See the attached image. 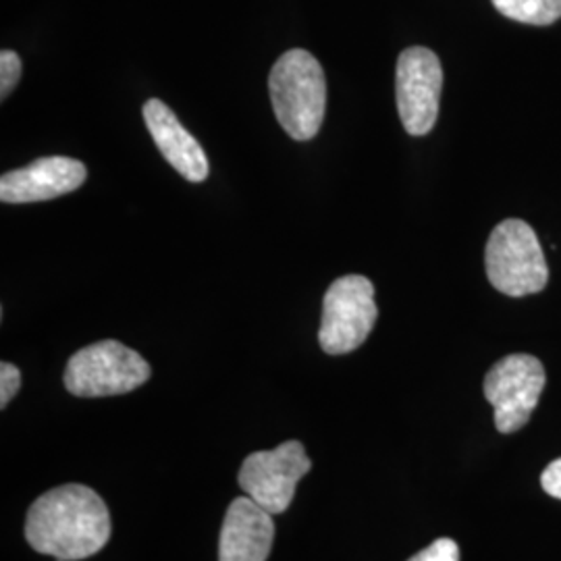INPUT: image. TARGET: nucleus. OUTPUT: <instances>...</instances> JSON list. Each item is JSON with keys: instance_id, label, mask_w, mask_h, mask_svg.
I'll list each match as a JSON object with an SVG mask.
<instances>
[{"instance_id": "9b49d317", "label": "nucleus", "mask_w": 561, "mask_h": 561, "mask_svg": "<svg viewBox=\"0 0 561 561\" xmlns=\"http://www.w3.org/2000/svg\"><path fill=\"white\" fill-rule=\"evenodd\" d=\"M144 121L162 157L180 173L181 178L194 183H201L208 178L210 164L206 159V152L164 102L159 99H150L146 102Z\"/></svg>"}, {"instance_id": "f8f14e48", "label": "nucleus", "mask_w": 561, "mask_h": 561, "mask_svg": "<svg viewBox=\"0 0 561 561\" xmlns=\"http://www.w3.org/2000/svg\"><path fill=\"white\" fill-rule=\"evenodd\" d=\"M507 20L526 25H551L561 20V0H491Z\"/></svg>"}, {"instance_id": "423d86ee", "label": "nucleus", "mask_w": 561, "mask_h": 561, "mask_svg": "<svg viewBox=\"0 0 561 561\" xmlns=\"http://www.w3.org/2000/svg\"><path fill=\"white\" fill-rule=\"evenodd\" d=\"M547 375L530 354L505 356L484 377V398L495 408V426L503 435L520 431L541 400Z\"/></svg>"}, {"instance_id": "20e7f679", "label": "nucleus", "mask_w": 561, "mask_h": 561, "mask_svg": "<svg viewBox=\"0 0 561 561\" xmlns=\"http://www.w3.org/2000/svg\"><path fill=\"white\" fill-rule=\"evenodd\" d=\"M150 379V364L119 341L92 343L76 352L65 368V387L76 398L123 396Z\"/></svg>"}, {"instance_id": "2eb2a0df", "label": "nucleus", "mask_w": 561, "mask_h": 561, "mask_svg": "<svg viewBox=\"0 0 561 561\" xmlns=\"http://www.w3.org/2000/svg\"><path fill=\"white\" fill-rule=\"evenodd\" d=\"M21 387L20 368L11 362L0 364V408H7L9 401L18 396Z\"/></svg>"}, {"instance_id": "f03ea898", "label": "nucleus", "mask_w": 561, "mask_h": 561, "mask_svg": "<svg viewBox=\"0 0 561 561\" xmlns=\"http://www.w3.org/2000/svg\"><path fill=\"white\" fill-rule=\"evenodd\" d=\"M273 111L289 138L312 140L327 111V80L321 62L308 50L294 48L280 55L268 76Z\"/></svg>"}, {"instance_id": "6e6552de", "label": "nucleus", "mask_w": 561, "mask_h": 561, "mask_svg": "<svg viewBox=\"0 0 561 561\" xmlns=\"http://www.w3.org/2000/svg\"><path fill=\"white\" fill-rule=\"evenodd\" d=\"M312 470L300 442H285L277 449L256 451L241 463V491L268 514H283L296 495L298 482Z\"/></svg>"}, {"instance_id": "dca6fc26", "label": "nucleus", "mask_w": 561, "mask_h": 561, "mask_svg": "<svg viewBox=\"0 0 561 561\" xmlns=\"http://www.w3.org/2000/svg\"><path fill=\"white\" fill-rule=\"evenodd\" d=\"M542 489L547 491V495L561 500V458L560 460L551 461L545 472L541 474Z\"/></svg>"}, {"instance_id": "ddd939ff", "label": "nucleus", "mask_w": 561, "mask_h": 561, "mask_svg": "<svg viewBox=\"0 0 561 561\" xmlns=\"http://www.w3.org/2000/svg\"><path fill=\"white\" fill-rule=\"evenodd\" d=\"M21 59L15 50L0 53V99L4 101L21 80Z\"/></svg>"}, {"instance_id": "4468645a", "label": "nucleus", "mask_w": 561, "mask_h": 561, "mask_svg": "<svg viewBox=\"0 0 561 561\" xmlns=\"http://www.w3.org/2000/svg\"><path fill=\"white\" fill-rule=\"evenodd\" d=\"M408 561H460V547L451 539H437Z\"/></svg>"}, {"instance_id": "0eeeda50", "label": "nucleus", "mask_w": 561, "mask_h": 561, "mask_svg": "<svg viewBox=\"0 0 561 561\" xmlns=\"http://www.w3.org/2000/svg\"><path fill=\"white\" fill-rule=\"evenodd\" d=\"M443 67L439 57L424 46L405 48L396 69V99L403 129L426 136L439 117Z\"/></svg>"}, {"instance_id": "1a4fd4ad", "label": "nucleus", "mask_w": 561, "mask_h": 561, "mask_svg": "<svg viewBox=\"0 0 561 561\" xmlns=\"http://www.w3.org/2000/svg\"><path fill=\"white\" fill-rule=\"evenodd\" d=\"M88 178L85 164L69 157H44L9 171L0 178V201L4 204H30L59 198L76 192Z\"/></svg>"}, {"instance_id": "9d476101", "label": "nucleus", "mask_w": 561, "mask_h": 561, "mask_svg": "<svg viewBox=\"0 0 561 561\" xmlns=\"http://www.w3.org/2000/svg\"><path fill=\"white\" fill-rule=\"evenodd\" d=\"M273 541V514L248 495L233 500L222 522L219 561H266Z\"/></svg>"}, {"instance_id": "f257e3e1", "label": "nucleus", "mask_w": 561, "mask_h": 561, "mask_svg": "<svg viewBox=\"0 0 561 561\" xmlns=\"http://www.w3.org/2000/svg\"><path fill=\"white\" fill-rule=\"evenodd\" d=\"M111 514L101 495L83 484H62L32 503L25 539L57 561L92 558L111 539Z\"/></svg>"}, {"instance_id": "7ed1b4c3", "label": "nucleus", "mask_w": 561, "mask_h": 561, "mask_svg": "<svg viewBox=\"0 0 561 561\" xmlns=\"http://www.w3.org/2000/svg\"><path fill=\"white\" fill-rule=\"evenodd\" d=\"M489 283L510 298L539 294L549 283V266L535 229L520 219L500 222L486 241Z\"/></svg>"}, {"instance_id": "39448f33", "label": "nucleus", "mask_w": 561, "mask_h": 561, "mask_svg": "<svg viewBox=\"0 0 561 561\" xmlns=\"http://www.w3.org/2000/svg\"><path fill=\"white\" fill-rule=\"evenodd\" d=\"M377 319L379 308L373 280L362 275H345L333 280L322 300L319 331L322 352L343 356L358 350L368 340Z\"/></svg>"}]
</instances>
